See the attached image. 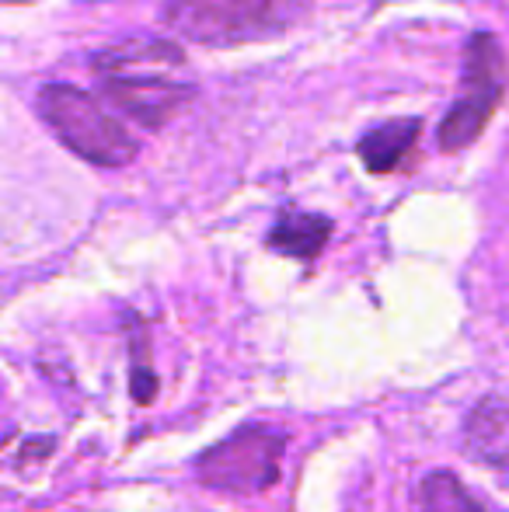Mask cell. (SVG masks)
I'll return each instance as SVG.
<instances>
[{"instance_id": "7", "label": "cell", "mask_w": 509, "mask_h": 512, "mask_svg": "<svg viewBox=\"0 0 509 512\" xmlns=\"http://www.w3.org/2000/svg\"><path fill=\"white\" fill-rule=\"evenodd\" d=\"M422 133V119H391L381 126L367 129L356 143V154H360L363 168L370 175H387L394 171L408 154H412L415 140Z\"/></svg>"}, {"instance_id": "6", "label": "cell", "mask_w": 509, "mask_h": 512, "mask_svg": "<svg viewBox=\"0 0 509 512\" xmlns=\"http://www.w3.org/2000/svg\"><path fill=\"white\" fill-rule=\"evenodd\" d=\"M464 446L509 485V398H489L471 411Z\"/></svg>"}, {"instance_id": "2", "label": "cell", "mask_w": 509, "mask_h": 512, "mask_svg": "<svg viewBox=\"0 0 509 512\" xmlns=\"http://www.w3.org/2000/svg\"><path fill=\"white\" fill-rule=\"evenodd\" d=\"M314 0H168L164 25L206 49H238L283 39L311 14Z\"/></svg>"}, {"instance_id": "9", "label": "cell", "mask_w": 509, "mask_h": 512, "mask_svg": "<svg viewBox=\"0 0 509 512\" xmlns=\"http://www.w3.org/2000/svg\"><path fill=\"white\" fill-rule=\"evenodd\" d=\"M422 512H485L471 492L447 471H436L422 481Z\"/></svg>"}, {"instance_id": "8", "label": "cell", "mask_w": 509, "mask_h": 512, "mask_svg": "<svg viewBox=\"0 0 509 512\" xmlns=\"http://www.w3.org/2000/svg\"><path fill=\"white\" fill-rule=\"evenodd\" d=\"M332 237V220L321 213H300V209H286L269 230V248L283 251V255L297 258V262H311L321 255V248Z\"/></svg>"}, {"instance_id": "4", "label": "cell", "mask_w": 509, "mask_h": 512, "mask_svg": "<svg viewBox=\"0 0 509 512\" xmlns=\"http://www.w3.org/2000/svg\"><path fill=\"white\" fill-rule=\"evenodd\" d=\"M506 53L492 32H475L464 46V70L461 91L450 112L443 115L436 143L440 150H464L485 133L489 119L496 115L499 102L506 95Z\"/></svg>"}, {"instance_id": "3", "label": "cell", "mask_w": 509, "mask_h": 512, "mask_svg": "<svg viewBox=\"0 0 509 512\" xmlns=\"http://www.w3.org/2000/svg\"><path fill=\"white\" fill-rule=\"evenodd\" d=\"M35 108L42 122L56 133V140L88 164L126 168L140 154V140L98 98L74 84H42L35 95Z\"/></svg>"}, {"instance_id": "1", "label": "cell", "mask_w": 509, "mask_h": 512, "mask_svg": "<svg viewBox=\"0 0 509 512\" xmlns=\"http://www.w3.org/2000/svg\"><path fill=\"white\" fill-rule=\"evenodd\" d=\"M185 67L189 60L178 42L157 35H133L91 56L105 102L150 133L196 102L199 88L185 81Z\"/></svg>"}, {"instance_id": "5", "label": "cell", "mask_w": 509, "mask_h": 512, "mask_svg": "<svg viewBox=\"0 0 509 512\" xmlns=\"http://www.w3.org/2000/svg\"><path fill=\"white\" fill-rule=\"evenodd\" d=\"M279 460H283V436L262 425H248L199 460V478L203 485L227 492H262L279 481Z\"/></svg>"}]
</instances>
